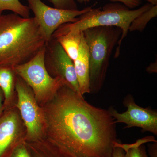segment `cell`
<instances>
[{
	"mask_svg": "<svg viewBox=\"0 0 157 157\" xmlns=\"http://www.w3.org/2000/svg\"><path fill=\"white\" fill-rule=\"evenodd\" d=\"M150 3V4L153 5V6H156L157 5V0H146Z\"/></svg>",
	"mask_w": 157,
	"mask_h": 157,
	"instance_id": "25",
	"label": "cell"
},
{
	"mask_svg": "<svg viewBox=\"0 0 157 157\" xmlns=\"http://www.w3.org/2000/svg\"><path fill=\"white\" fill-rule=\"evenodd\" d=\"M45 46L29 61L12 67L31 88L40 106L50 101L64 85L60 79L51 77L46 70L44 61Z\"/></svg>",
	"mask_w": 157,
	"mask_h": 157,
	"instance_id": "5",
	"label": "cell"
},
{
	"mask_svg": "<svg viewBox=\"0 0 157 157\" xmlns=\"http://www.w3.org/2000/svg\"><path fill=\"white\" fill-rule=\"evenodd\" d=\"M112 2H119L123 3L127 8L134 9L140 5V0H110Z\"/></svg>",
	"mask_w": 157,
	"mask_h": 157,
	"instance_id": "20",
	"label": "cell"
},
{
	"mask_svg": "<svg viewBox=\"0 0 157 157\" xmlns=\"http://www.w3.org/2000/svg\"><path fill=\"white\" fill-rule=\"evenodd\" d=\"M78 2L81 3V4H82V3H86L89 2H90V0H76Z\"/></svg>",
	"mask_w": 157,
	"mask_h": 157,
	"instance_id": "26",
	"label": "cell"
},
{
	"mask_svg": "<svg viewBox=\"0 0 157 157\" xmlns=\"http://www.w3.org/2000/svg\"><path fill=\"white\" fill-rule=\"evenodd\" d=\"M41 107L42 139L58 151L73 157H111L118 140L116 124L108 110L93 106L65 85Z\"/></svg>",
	"mask_w": 157,
	"mask_h": 157,
	"instance_id": "1",
	"label": "cell"
},
{
	"mask_svg": "<svg viewBox=\"0 0 157 157\" xmlns=\"http://www.w3.org/2000/svg\"><path fill=\"white\" fill-rule=\"evenodd\" d=\"M56 9L66 10H78L75 0H49Z\"/></svg>",
	"mask_w": 157,
	"mask_h": 157,
	"instance_id": "18",
	"label": "cell"
},
{
	"mask_svg": "<svg viewBox=\"0 0 157 157\" xmlns=\"http://www.w3.org/2000/svg\"><path fill=\"white\" fill-rule=\"evenodd\" d=\"M88 50L90 93L100 91L104 84L114 47L121 36L119 28L94 27L82 31Z\"/></svg>",
	"mask_w": 157,
	"mask_h": 157,
	"instance_id": "3",
	"label": "cell"
},
{
	"mask_svg": "<svg viewBox=\"0 0 157 157\" xmlns=\"http://www.w3.org/2000/svg\"><path fill=\"white\" fill-rule=\"evenodd\" d=\"M32 157H68L59 153L43 140L34 142H26Z\"/></svg>",
	"mask_w": 157,
	"mask_h": 157,
	"instance_id": "14",
	"label": "cell"
},
{
	"mask_svg": "<svg viewBox=\"0 0 157 157\" xmlns=\"http://www.w3.org/2000/svg\"><path fill=\"white\" fill-rule=\"evenodd\" d=\"M149 155L151 157H157V141L147 144Z\"/></svg>",
	"mask_w": 157,
	"mask_h": 157,
	"instance_id": "22",
	"label": "cell"
},
{
	"mask_svg": "<svg viewBox=\"0 0 157 157\" xmlns=\"http://www.w3.org/2000/svg\"><path fill=\"white\" fill-rule=\"evenodd\" d=\"M16 90L17 99L15 107L26 129L25 141L34 142L41 140L43 137L44 126L42 107L37 102L31 88L17 75Z\"/></svg>",
	"mask_w": 157,
	"mask_h": 157,
	"instance_id": "6",
	"label": "cell"
},
{
	"mask_svg": "<svg viewBox=\"0 0 157 157\" xmlns=\"http://www.w3.org/2000/svg\"><path fill=\"white\" fill-rule=\"evenodd\" d=\"M44 61L51 77L60 79L64 85L80 94L73 62L53 37L46 42Z\"/></svg>",
	"mask_w": 157,
	"mask_h": 157,
	"instance_id": "7",
	"label": "cell"
},
{
	"mask_svg": "<svg viewBox=\"0 0 157 157\" xmlns=\"http://www.w3.org/2000/svg\"><path fill=\"white\" fill-rule=\"evenodd\" d=\"M153 5L147 4L136 10H129L127 7L119 4H108L101 8L93 9L82 14L74 22L62 25L54 33H61L68 31L82 32L94 27L114 26L121 30V36L116 50L114 57L120 54L122 42L127 36L130 24L135 18Z\"/></svg>",
	"mask_w": 157,
	"mask_h": 157,
	"instance_id": "4",
	"label": "cell"
},
{
	"mask_svg": "<svg viewBox=\"0 0 157 157\" xmlns=\"http://www.w3.org/2000/svg\"><path fill=\"white\" fill-rule=\"evenodd\" d=\"M26 1L47 41L50 40L54 33L61 25L75 22L79 16L89 11L93 7H87L81 10H63L47 6L41 0Z\"/></svg>",
	"mask_w": 157,
	"mask_h": 157,
	"instance_id": "8",
	"label": "cell"
},
{
	"mask_svg": "<svg viewBox=\"0 0 157 157\" xmlns=\"http://www.w3.org/2000/svg\"><path fill=\"white\" fill-rule=\"evenodd\" d=\"M118 141L119 140H118L117 142H116L115 144V145H114V147H113V150L111 157H125V152L123 149L118 145L117 143Z\"/></svg>",
	"mask_w": 157,
	"mask_h": 157,
	"instance_id": "21",
	"label": "cell"
},
{
	"mask_svg": "<svg viewBox=\"0 0 157 157\" xmlns=\"http://www.w3.org/2000/svg\"><path fill=\"white\" fill-rule=\"evenodd\" d=\"M26 129L16 107L5 110L0 117V157H6L25 141Z\"/></svg>",
	"mask_w": 157,
	"mask_h": 157,
	"instance_id": "10",
	"label": "cell"
},
{
	"mask_svg": "<svg viewBox=\"0 0 157 157\" xmlns=\"http://www.w3.org/2000/svg\"><path fill=\"white\" fill-rule=\"evenodd\" d=\"M73 62L80 94L83 96L85 94L90 93L88 50L83 34L78 56Z\"/></svg>",
	"mask_w": 157,
	"mask_h": 157,
	"instance_id": "11",
	"label": "cell"
},
{
	"mask_svg": "<svg viewBox=\"0 0 157 157\" xmlns=\"http://www.w3.org/2000/svg\"><path fill=\"white\" fill-rule=\"evenodd\" d=\"M146 70L149 73H157V61L151 64Z\"/></svg>",
	"mask_w": 157,
	"mask_h": 157,
	"instance_id": "24",
	"label": "cell"
},
{
	"mask_svg": "<svg viewBox=\"0 0 157 157\" xmlns=\"http://www.w3.org/2000/svg\"><path fill=\"white\" fill-rule=\"evenodd\" d=\"M156 141L154 137L150 136L139 139L136 143L130 145L122 144L120 141L118 142L117 144L125 152L124 157H148L146 151V147L143 144L144 142Z\"/></svg>",
	"mask_w": 157,
	"mask_h": 157,
	"instance_id": "15",
	"label": "cell"
},
{
	"mask_svg": "<svg viewBox=\"0 0 157 157\" xmlns=\"http://www.w3.org/2000/svg\"><path fill=\"white\" fill-rule=\"evenodd\" d=\"M123 105L126 107L125 112L120 113L113 107L108 109L109 113L116 124L124 123V128L137 127L142 132H148L157 135V111L151 107L144 108L135 103V99L131 94L128 95L123 101Z\"/></svg>",
	"mask_w": 157,
	"mask_h": 157,
	"instance_id": "9",
	"label": "cell"
},
{
	"mask_svg": "<svg viewBox=\"0 0 157 157\" xmlns=\"http://www.w3.org/2000/svg\"><path fill=\"white\" fill-rule=\"evenodd\" d=\"M82 32L68 31L61 33H53L52 37L56 39L65 52L74 61L78 56Z\"/></svg>",
	"mask_w": 157,
	"mask_h": 157,
	"instance_id": "13",
	"label": "cell"
},
{
	"mask_svg": "<svg viewBox=\"0 0 157 157\" xmlns=\"http://www.w3.org/2000/svg\"><path fill=\"white\" fill-rule=\"evenodd\" d=\"M157 6H152L151 8L137 16L133 21L129 27L130 32H143L151 20L156 17Z\"/></svg>",
	"mask_w": 157,
	"mask_h": 157,
	"instance_id": "16",
	"label": "cell"
},
{
	"mask_svg": "<svg viewBox=\"0 0 157 157\" xmlns=\"http://www.w3.org/2000/svg\"><path fill=\"white\" fill-rule=\"evenodd\" d=\"M6 157H32L25 141L19 144Z\"/></svg>",
	"mask_w": 157,
	"mask_h": 157,
	"instance_id": "19",
	"label": "cell"
},
{
	"mask_svg": "<svg viewBox=\"0 0 157 157\" xmlns=\"http://www.w3.org/2000/svg\"><path fill=\"white\" fill-rule=\"evenodd\" d=\"M17 75L10 67H0V88L4 96V111L16 107Z\"/></svg>",
	"mask_w": 157,
	"mask_h": 157,
	"instance_id": "12",
	"label": "cell"
},
{
	"mask_svg": "<svg viewBox=\"0 0 157 157\" xmlns=\"http://www.w3.org/2000/svg\"><path fill=\"white\" fill-rule=\"evenodd\" d=\"M47 42L34 17L0 15V67H16L33 59Z\"/></svg>",
	"mask_w": 157,
	"mask_h": 157,
	"instance_id": "2",
	"label": "cell"
},
{
	"mask_svg": "<svg viewBox=\"0 0 157 157\" xmlns=\"http://www.w3.org/2000/svg\"><path fill=\"white\" fill-rule=\"evenodd\" d=\"M4 96L1 88H0V117L4 111Z\"/></svg>",
	"mask_w": 157,
	"mask_h": 157,
	"instance_id": "23",
	"label": "cell"
},
{
	"mask_svg": "<svg viewBox=\"0 0 157 157\" xmlns=\"http://www.w3.org/2000/svg\"><path fill=\"white\" fill-rule=\"evenodd\" d=\"M5 11H11L24 17H30V15L28 6L23 5L19 0H0V15Z\"/></svg>",
	"mask_w": 157,
	"mask_h": 157,
	"instance_id": "17",
	"label": "cell"
}]
</instances>
